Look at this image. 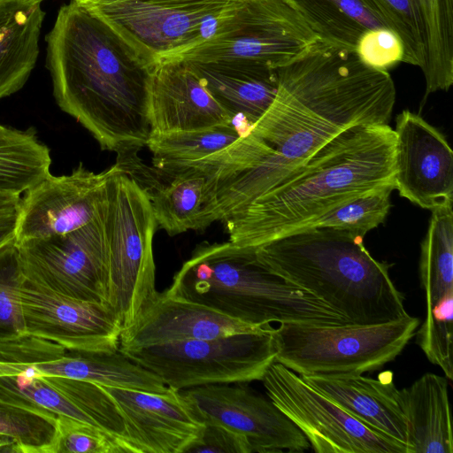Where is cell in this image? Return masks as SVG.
<instances>
[{"instance_id": "34", "label": "cell", "mask_w": 453, "mask_h": 453, "mask_svg": "<svg viewBox=\"0 0 453 453\" xmlns=\"http://www.w3.org/2000/svg\"><path fill=\"white\" fill-rule=\"evenodd\" d=\"M25 280L15 240L0 247V342L26 335L21 288Z\"/></svg>"}, {"instance_id": "20", "label": "cell", "mask_w": 453, "mask_h": 453, "mask_svg": "<svg viewBox=\"0 0 453 453\" xmlns=\"http://www.w3.org/2000/svg\"><path fill=\"white\" fill-rule=\"evenodd\" d=\"M301 378L365 426L405 444L410 453L408 422L391 372L378 379L362 374Z\"/></svg>"}, {"instance_id": "23", "label": "cell", "mask_w": 453, "mask_h": 453, "mask_svg": "<svg viewBox=\"0 0 453 453\" xmlns=\"http://www.w3.org/2000/svg\"><path fill=\"white\" fill-rule=\"evenodd\" d=\"M45 12L33 0H0V99L27 81L39 56Z\"/></svg>"}, {"instance_id": "11", "label": "cell", "mask_w": 453, "mask_h": 453, "mask_svg": "<svg viewBox=\"0 0 453 453\" xmlns=\"http://www.w3.org/2000/svg\"><path fill=\"white\" fill-rule=\"evenodd\" d=\"M261 381L270 400L318 453H409L408 447L365 426L298 374L274 361Z\"/></svg>"}, {"instance_id": "24", "label": "cell", "mask_w": 453, "mask_h": 453, "mask_svg": "<svg viewBox=\"0 0 453 453\" xmlns=\"http://www.w3.org/2000/svg\"><path fill=\"white\" fill-rule=\"evenodd\" d=\"M448 388L446 377L426 372L399 390L410 453H453Z\"/></svg>"}, {"instance_id": "2", "label": "cell", "mask_w": 453, "mask_h": 453, "mask_svg": "<svg viewBox=\"0 0 453 453\" xmlns=\"http://www.w3.org/2000/svg\"><path fill=\"white\" fill-rule=\"evenodd\" d=\"M45 42L59 108L118 157L146 146L153 69L135 50L74 0L59 8Z\"/></svg>"}, {"instance_id": "33", "label": "cell", "mask_w": 453, "mask_h": 453, "mask_svg": "<svg viewBox=\"0 0 453 453\" xmlns=\"http://www.w3.org/2000/svg\"><path fill=\"white\" fill-rule=\"evenodd\" d=\"M42 376L80 409L95 426L116 438L127 452L134 453L114 402L100 385L60 376Z\"/></svg>"}, {"instance_id": "31", "label": "cell", "mask_w": 453, "mask_h": 453, "mask_svg": "<svg viewBox=\"0 0 453 453\" xmlns=\"http://www.w3.org/2000/svg\"><path fill=\"white\" fill-rule=\"evenodd\" d=\"M0 434L13 439L21 453H57L58 416L40 407L0 396Z\"/></svg>"}, {"instance_id": "8", "label": "cell", "mask_w": 453, "mask_h": 453, "mask_svg": "<svg viewBox=\"0 0 453 453\" xmlns=\"http://www.w3.org/2000/svg\"><path fill=\"white\" fill-rule=\"evenodd\" d=\"M154 69L216 32L241 0H74Z\"/></svg>"}, {"instance_id": "7", "label": "cell", "mask_w": 453, "mask_h": 453, "mask_svg": "<svg viewBox=\"0 0 453 453\" xmlns=\"http://www.w3.org/2000/svg\"><path fill=\"white\" fill-rule=\"evenodd\" d=\"M418 318L392 322L322 326L283 323L273 327L275 361L301 377H347L393 361L413 338Z\"/></svg>"}, {"instance_id": "44", "label": "cell", "mask_w": 453, "mask_h": 453, "mask_svg": "<svg viewBox=\"0 0 453 453\" xmlns=\"http://www.w3.org/2000/svg\"><path fill=\"white\" fill-rule=\"evenodd\" d=\"M33 1L42 3L43 0H33Z\"/></svg>"}, {"instance_id": "10", "label": "cell", "mask_w": 453, "mask_h": 453, "mask_svg": "<svg viewBox=\"0 0 453 453\" xmlns=\"http://www.w3.org/2000/svg\"><path fill=\"white\" fill-rule=\"evenodd\" d=\"M319 40L288 0H241L211 38L178 58L253 61L279 68Z\"/></svg>"}, {"instance_id": "15", "label": "cell", "mask_w": 453, "mask_h": 453, "mask_svg": "<svg viewBox=\"0 0 453 453\" xmlns=\"http://www.w3.org/2000/svg\"><path fill=\"white\" fill-rule=\"evenodd\" d=\"M21 304L27 335L68 349L119 350L121 327L106 303L62 296L25 278Z\"/></svg>"}, {"instance_id": "25", "label": "cell", "mask_w": 453, "mask_h": 453, "mask_svg": "<svg viewBox=\"0 0 453 453\" xmlns=\"http://www.w3.org/2000/svg\"><path fill=\"white\" fill-rule=\"evenodd\" d=\"M320 41L355 50L370 30L393 31L378 0H288Z\"/></svg>"}, {"instance_id": "14", "label": "cell", "mask_w": 453, "mask_h": 453, "mask_svg": "<svg viewBox=\"0 0 453 453\" xmlns=\"http://www.w3.org/2000/svg\"><path fill=\"white\" fill-rule=\"evenodd\" d=\"M115 168L96 173L81 163L70 174L50 173L27 189L18 206L15 242L67 234L91 222L103 209Z\"/></svg>"}, {"instance_id": "17", "label": "cell", "mask_w": 453, "mask_h": 453, "mask_svg": "<svg viewBox=\"0 0 453 453\" xmlns=\"http://www.w3.org/2000/svg\"><path fill=\"white\" fill-rule=\"evenodd\" d=\"M100 386L114 402L134 453H186L199 440L204 424L179 391L157 394Z\"/></svg>"}, {"instance_id": "21", "label": "cell", "mask_w": 453, "mask_h": 453, "mask_svg": "<svg viewBox=\"0 0 453 453\" xmlns=\"http://www.w3.org/2000/svg\"><path fill=\"white\" fill-rule=\"evenodd\" d=\"M188 62L218 103L234 119H243L249 128L276 96L277 68L253 61Z\"/></svg>"}, {"instance_id": "9", "label": "cell", "mask_w": 453, "mask_h": 453, "mask_svg": "<svg viewBox=\"0 0 453 453\" xmlns=\"http://www.w3.org/2000/svg\"><path fill=\"white\" fill-rule=\"evenodd\" d=\"M271 325L211 339L166 342L120 352L172 389L261 380L275 361Z\"/></svg>"}, {"instance_id": "26", "label": "cell", "mask_w": 453, "mask_h": 453, "mask_svg": "<svg viewBox=\"0 0 453 453\" xmlns=\"http://www.w3.org/2000/svg\"><path fill=\"white\" fill-rule=\"evenodd\" d=\"M162 173L169 178L166 183L158 182L156 175L143 188L150 197L157 225L169 235L197 230L205 197V175L193 168Z\"/></svg>"}, {"instance_id": "43", "label": "cell", "mask_w": 453, "mask_h": 453, "mask_svg": "<svg viewBox=\"0 0 453 453\" xmlns=\"http://www.w3.org/2000/svg\"><path fill=\"white\" fill-rule=\"evenodd\" d=\"M14 128L4 127L0 124V138L11 134Z\"/></svg>"}, {"instance_id": "3", "label": "cell", "mask_w": 453, "mask_h": 453, "mask_svg": "<svg viewBox=\"0 0 453 453\" xmlns=\"http://www.w3.org/2000/svg\"><path fill=\"white\" fill-rule=\"evenodd\" d=\"M395 140L388 124L345 129L226 220L229 242L256 250L352 197L394 183Z\"/></svg>"}, {"instance_id": "40", "label": "cell", "mask_w": 453, "mask_h": 453, "mask_svg": "<svg viewBox=\"0 0 453 453\" xmlns=\"http://www.w3.org/2000/svg\"><path fill=\"white\" fill-rule=\"evenodd\" d=\"M18 206L0 208V247L15 240Z\"/></svg>"}, {"instance_id": "30", "label": "cell", "mask_w": 453, "mask_h": 453, "mask_svg": "<svg viewBox=\"0 0 453 453\" xmlns=\"http://www.w3.org/2000/svg\"><path fill=\"white\" fill-rule=\"evenodd\" d=\"M234 125L207 129L150 133L146 146L154 155L156 168L205 159L235 142L242 134Z\"/></svg>"}, {"instance_id": "41", "label": "cell", "mask_w": 453, "mask_h": 453, "mask_svg": "<svg viewBox=\"0 0 453 453\" xmlns=\"http://www.w3.org/2000/svg\"><path fill=\"white\" fill-rule=\"evenodd\" d=\"M0 453H21V451L13 439L0 434Z\"/></svg>"}, {"instance_id": "16", "label": "cell", "mask_w": 453, "mask_h": 453, "mask_svg": "<svg viewBox=\"0 0 453 453\" xmlns=\"http://www.w3.org/2000/svg\"><path fill=\"white\" fill-rule=\"evenodd\" d=\"M395 131V189L426 210L452 204L453 152L445 136L420 115L399 113Z\"/></svg>"}, {"instance_id": "22", "label": "cell", "mask_w": 453, "mask_h": 453, "mask_svg": "<svg viewBox=\"0 0 453 453\" xmlns=\"http://www.w3.org/2000/svg\"><path fill=\"white\" fill-rule=\"evenodd\" d=\"M25 367L42 375L65 377L106 387L157 394H165L172 389L155 373L119 350L104 352L68 349L50 342L44 357Z\"/></svg>"}, {"instance_id": "4", "label": "cell", "mask_w": 453, "mask_h": 453, "mask_svg": "<svg viewBox=\"0 0 453 453\" xmlns=\"http://www.w3.org/2000/svg\"><path fill=\"white\" fill-rule=\"evenodd\" d=\"M266 268L310 292L349 325L392 322L408 315L389 276L391 265L372 257L364 236L340 229L301 230L255 250Z\"/></svg>"}, {"instance_id": "36", "label": "cell", "mask_w": 453, "mask_h": 453, "mask_svg": "<svg viewBox=\"0 0 453 453\" xmlns=\"http://www.w3.org/2000/svg\"><path fill=\"white\" fill-rule=\"evenodd\" d=\"M403 49V62L425 65L424 27L415 0H378Z\"/></svg>"}, {"instance_id": "1", "label": "cell", "mask_w": 453, "mask_h": 453, "mask_svg": "<svg viewBox=\"0 0 453 453\" xmlns=\"http://www.w3.org/2000/svg\"><path fill=\"white\" fill-rule=\"evenodd\" d=\"M277 70L276 96L249 130L265 144L259 163L271 188L345 129L389 123L396 96L391 75L355 50L319 40Z\"/></svg>"}, {"instance_id": "38", "label": "cell", "mask_w": 453, "mask_h": 453, "mask_svg": "<svg viewBox=\"0 0 453 453\" xmlns=\"http://www.w3.org/2000/svg\"><path fill=\"white\" fill-rule=\"evenodd\" d=\"M355 51L364 63L382 71H388L403 59L402 42L388 29L367 31L359 39Z\"/></svg>"}, {"instance_id": "35", "label": "cell", "mask_w": 453, "mask_h": 453, "mask_svg": "<svg viewBox=\"0 0 453 453\" xmlns=\"http://www.w3.org/2000/svg\"><path fill=\"white\" fill-rule=\"evenodd\" d=\"M453 290L444 295L430 310L417 334V343L427 359L453 379L452 367Z\"/></svg>"}, {"instance_id": "6", "label": "cell", "mask_w": 453, "mask_h": 453, "mask_svg": "<svg viewBox=\"0 0 453 453\" xmlns=\"http://www.w3.org/2000/svg\"><path fill=\"white\" fill-rule=\"evenodd\" d=\"M104 205L108 305L121 331L157 299L153 236L157 222L148 194L116 161Z\"/></svg>"}, {"instance_id": "28", "label": "cell", "mask_w": 453, "mask_h": 453, "mask_svg": "<svg viewBox=\"0 0 453 453\" xmlns=\"http://www.w3.org/2000/svg\"><path fill=\"white\" fill-rule=\"evenodd\" d=\"M431 211L419 259V278L426 293V310L453 290L452 204Z\"/></svg>"}, {"instance_id": "37", "label": "cell", "mask_w": 453, "mask_h": 453, "mask_svg": "<svg viewBox=\"0 0 453 453\" xmlns=\"http://www.w3.org/2000/svg\"><path fill=\"white\" fill-rule=\"evenodd\" d=\"M57 453H125L113 436L92 425L59 416Z\"/></svg>"}, {"instance_id": "12", "label": "cell", "mask_w": 453, "mask_h": 453, "mask_svg": "<svg viewBox=\"0 0 453 453\" xmlns=\"http://www.w3.org/2000/svg\"><path fill=\"white\" fill-rule=\"evenodd\" d=\"M16 245L26 279L62 296L108 304L104 206L74 231Z\"/></svg>"}, {"instance_id": "29", "label": "cell", "mask_w": 453, "mask_h": 453, "mask_svg": "<svg viewBox=\"0 0 453 453\" xmlns=\"http://www.w3.org/2000/svg\"><path fill=\"white\" fill-rule=\"evenodd\" d=\"M49 148L34 129L0 138V194L21 196L50 173Z\"/></svg>"}, {"instance_id": "39", "label": "cell", "mask_w": 453, "mask_h": 453, "mask_svg": "<svg viewBox=\"0 0 453 453\" xmlns=\"http://www.w3.org/2000/svg\"><path fill=\"white\" fill-rule=\"evenodd\" d=\"M188 452L196 453H252L248 441L232 430L211 423H204L199 440Z\"/></svg>"}, {"instance_id": "5", "label": "cell", "mask_w": 453, "mask_h": 453, "mask_svg": "<svg viewBox=\"0 0 453 453\" xmlns=\"http://www.w3.org/2000/svg\"><path fill=\"white\" fill-rule=\"evenodd\" d=\"M164 293L255 326L349 324L326 303L263 265L255 250L229 241L198 244Z\"/></svg>"}, {"instance_id": "19", "label": "cell", "mask_w": 453, "mask_h": 453, "mask_svg": "<svg viewBox=\"0 0 453 453\" xmlns=\"http://www.w3.org/2000/svg\"><path fill=\"white\" fill-rule=\"evenodd\" d=\"M258 327L162 292L131 326L121 331L119 349L211 339Z\"/></svg>"}, {"instance_id": "18", "label": "cell", "mask_w": 453, "mask_h": 453, "mask_svg": "<svg viewBox=\"0 0 453 453\" xmlns=\"http://www.w3.org/2000/svg\"><path fill=\"white\" fill-rule=\"evenodd\" d=\"M149 111L150 133L195 131L234 121L182 58L165 61L153 69Z\"/></svg>"}, {"instance_id": "13", "label": "cell", "mask_w": 453, "mask_h": 453, "mask_svg": "<svg viewBox=\"0 0 453 453\" xmlns=\"http://www.w3.org/2000/svg\"><path fill=\"white\" fill-rule=\"evenodd\" d=\"M203 424L226 427L242 435L252 453H299L310 448L303 432L268 397L246 382L211 384L179 390Z\"/></svg>"}, {"instance_id": "27", "label": "cell", "mask_w": 453, "mask_h": 453, "mask_svg": "<svg viewBox=\"0 0 453 453\" xmlns=\"http://www.w3.org/2000/svg\"><path fill=\"white\" fill-rule=\"evenodd\" d=\"M426 46V96L453 84V0H415Z\"/></svg>"}, {"instance_id": "32", "label": "cell", "mask_w": 453, "mask_h": 453, "mask_svg": "<svg viewBox=\"0 0 453 453\" xmlns=\"http://www.w3.org/2000/svg\"><path fill=\"white\" fill-rule=\"evenodd\" d=\"M394 189V183L373 188L305 222L294 232L327 227L365 237L385 220L391 207L390 196Z\"/></svg>"}, {"instance_id": "42", "label": "cell", "mask_w": 453, "mask_h": 453, "mask_svg": "<svg viewBox=\"0 0 453 453\" xmlns=\"http://www.w3.org/2000/svg\"><path fill=\"white\" fill-rule=\"evenodd\" d=\"M21 196L0 194V208L18 205Z\"/></svg>"}]
</instances>
